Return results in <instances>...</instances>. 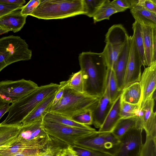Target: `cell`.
I'll use <instances>...</instances> for the list:
<instances>
[{
	"label": "cell",
	"mask_w": 156,
	"mask_h": 156,
	"mask_svg": "<svg viewBox=\"0 0 156 156\" xmlns=\"http://www.w3.org/2000/svg\"><path fill=\"white\" fill-rule=\"evenodd\" d=\"M78 59L85 78V94L100 97L106 88L109 70L104 54L83 52Z\"/></svg>",
	"instance_id": "cell-1"
},
{
	"label": "cell",
	"mask_w": 156,
	"mask_h": 156,
	"mask_svg": "<svg viewBox=\"0 0 156 156\" xmlns=\"http://www.w3.org/2000/svg\"><path fill=\"white\" fill-rule=\"evenodd\" d=\"M59 87V84L54 83L39 86L29 94L12 103L7 116L2 122L8 124L21 123L38 104L56 92Z\"/></svg>",
	"instance_id": "cell-2"
},
{
	"label": "cell",
	"mask_w": 156,
	"mask_h": 156,
	"mask_svg": "<svg viewBox=\"0 0 156 156\" xmlns=\"http://www.w3.org/2000/svg\"><path fill=\"white\" fill-rule=\"evenodd\" d=\"M59 83L64 87L62 97L57 105L51 107L49 112L71 118L88 111L93 110L100 97L76 92L66 87L63 81Z\"/></svg>",
	"instance_id": "cell-3"
},
{
	"label": "cell",
	"mask_w": 156,
	"mask_h": 156,
	"mask_svg": "<svg viewBox=\"0 0 156 156\" xmlns=\"http://www.w3.org/2000/svg\"><path fill=\"white\" fill-rule=\"evenodd\" d=\"M81 14H85L83 0H42L30 16L47 20Z\"/></svg>",
	"instance_id": "cell-4"
},
{
	"label": "cell",
	"mask_w": 156,
	"mask_h": 156,
	"mask_svg": "<svg viewBox=\"0 0 156 156\" xmlns=\"http://www.w3.org/2000/svg\"><path fill=\"white\" fill-rule=\"evenodd\" d=\"M32 55L25 40L20 37L11 35L0 38V72L13 63L30 60Z\"/></svg>",
	"instance_id": "cell-5"
},
{
	"label": "cell",
	"mask_w": 156,
	"mask_h": 156,
	"mask_svg": "<svg viewBox=\"0 0 156 156\" xmlns=\"http://www.w3.org/2000/svg\"><path fill=\"white\" fill-rule=\"evenodd\" d=\"M43 126L49 136L70 146L73 145L76 140L97 132L92 127L89 129L80 128L61 125L44 119Z\"/></svg>",
	"instance_id": "cell-6"
},
{
	"label": "cell",
	"mask_w": 156,
	"mask_h": 156,
	"mask_svg": "<svg viewBox=\"0 0 156 156\" xmlns=\"http://www.w3.org/2000/svg\"><path fill=\"white\" fill-rule=\"evenodd\" d=\"M119 143V140L112 132L95 133L76 140L73 145L113 155Z\"/></svg>",
	"instance_id": "cell-7"
},
{
	"label": "cell",
	"mask_w": 156,
	"mask_h": 156,
	"mask_svg": "<svg viewBox=\"0 0 156 156\" xmlns=\"http://www.w3.org/2000/svg\"><path fill=\"white\" fill-rule=\"evenodd\" d=\"M38 85L30 80L0 81V97L10 104L18 100L37 88Z\"/></svg>",
	"instance_id": "cell-8"
},
{
	"label": "cell",
	"mask_w": 156,
	"mask_h": 156,
	"mask_svg": "<svg viewBox=\"0 0 156 156\" xmlns=\"http://www.w3.org/2000/svg\"><path fill=\"white\" fill-rule=\"evenodd\" d=\"M143 130L139 124L121 137L113 156H140L143 145Z\"/></svg>",
	"instance_id": "cell-9"
},
{
	"label": "cell",
	"mask_w": 156,
	"mask_h": 156,
	"mask_svg": "<svg viewBox=\"0 0 156 156\" xmlns=\"http://www.w3.org/2000/svg\"><path fill=\"white\" fill-rule=\"evenodd\" d=\"M43 118L22 125L16 142L28 141L48 146L50 138L43 128Z\"/></svg>",
	"instance_id": "cell-10"
},
{
	"label": "cell",
	"mask_w": 156,
	"mask_h": 156,
	"mask_svg": "<svg viewBox=\"0 0 156 156\" xmlns=\"http://www.w3.org/2000/svg\"><path fill=\"white\" fill-rule=\"evenodd\" d=\"M129 37L130 52L122 90L132 83L139 82L141 75V68L142 64L134 37L133 36Z\"/></svg>",
	"instance_id": "cell-11"
},
{
	"label": "cell",
	"mask_w": 156,
	"mask_h": 156,
	"mask_svg": "<svg viewBox=\"0 0 156 156\" xmlns=\"http://www.w3.org/2000/svg\"><path fill=\"white\" fill-rule=\"evenodd\" d=\"M139 82L141 90V108L147 101L155 97L154 95L156 88V61L144 69Z\"/></svg>",
	"instance_id": "cell-12"
},
{
	"label": "cell",
	"mask_w": 156,
	"mask_h": 156,
	"mask_svg": "<svg viewBox=\"0 0 156 156\" xmlns=\"http://www.w3.org/2000/svg\"><path fill=\"white\" fill-rule=\"evenodd\" d=\"M155 97L147 101L140 108L137 116L146 135L156 137V112L154 111Z\"/></svg>",
	"instance_id": "cell-13"
},
{
	"label": "cell",
	"mask_w": 156,
	"mask_h": 156,
	"mask_svg": "<svg viewBox=\"0 0 156 156\" xmlns=\"http://www.w3.org/2000/svg\"><path fill=\"white\" fill-rule=\"evenodd\" d=\"M114 102L111 101L105 89L104 93L100 97L97 104L92 111V125L95 127L99 128L101 126Z\"/></svg>",
	"instance_id": "cell-14"
},
{
	"label": "cell",
	"mask_w": 156,
	"mask_h": 156,
	"mask_svg": "<svg viewBox=\"0 0 156 156\" xmlns=\"http://www.w3.org/2000/svg\"><path fill=\"white\" fill-rule=\"evenodd\" d=\"M130 45L129 36L119 55L114 70L119 90L121 91L129 55Z\"/></svg>",
	"instance_id": "cell-15"
},
{
	"label": "cell",
	"mask_w": 156,
	"mask_h": 156,
	"mask_svg": "<svg viewBox=\"0 0 156 156\" xmlns=\"http://www.w3.org/2000/svg\"><path fill=\"white\" fill-rule=\"evenodd\" d=\"M27 17L21 14V10L12 11L0 17V28L9 32H18L25 24Z\"/></svg>",
	"instance_id": "cell-16"
},
{
	"label": "cell",
	"mask_w": 156,
	"mask_h": 156,
	"mask_svg": "<svg viewBox=\"0 0 156 156\" xmlns=\"http://www.w3.org/2000/svg\"><path fill=\"white\" fill-rule=\"evenodd\" d=\"M22 124L0 123V150L8 148L15 143L20 133Z\"/></svg>",
	"instance_id": "cell-17"
},
{
	"label": "cell",
	"mask_w": 156,
	"mask_h": 156,
	"mask_svg": "<svg viewBox=\"0 0 156 156\" xmlns=\"http://www.w3.org/2000/svg\"><path fill=\"white\" fill-rule=\"evenodd\" d=\"M56 92L49 96L38 105L22 122L25 125L43 118L49 112Z\"/></svg>",
	"instance_id": "cell-18"
},
{
	"label": "cell",
	"mask_w": 156,
	"mask_h": 156,
	"mask_svg": "<svg viewBox=\"0 0 156 156\" xmlns=\"http://www.w3.org/2000/svg\"><path fill=\"white\" fill-rule=\"evenodd\" d=\"M130 12L135 21L141 26L156 27V13L137 5H133Z\"/></svg>",
	"instance_id": "cell-19"
},
{
	"label": "cell",
	"mask_w": 156,
	"mask_h": 156,
	"mask_svg": "<svg viewBox=\"0 0 156 156\" xmlns=\"http://www.w3.org/2000/svg\"><path fill=\"white\" fill-rule=\"evenodd\" d=\"M120 100L121 95L114 102L104 122L98 131V133L111 132L121 118L120 114Z\"/></svg>",
	"instance_id": "cell-20"
},
{
	"label": "cell",
	"mask_w": 156,
	"mask_h": 156,
	"mask_svg": "<svg viewBox=\"0 0 156 156\" xmlns=\"http://www.w3.org/2000/svg\"><path fill=\"white\" fill-rule=\"evenodd\" d=\"M105 37L106 44H124L129 36L122 25L118 24L111 26L108 30Z\"/></svg>",
	"instance_id": "cell-21"
},
{
	"label": "cell",
	"mask_w": 156,
	"mask_h": 156,
	"mask_svg": "<svg viewBox=\"0 0 156 156\" xmlns=\"http://www.w3.org/2000/svg\"><path fill=\"white\" fill-rule=\"evenodd\" d=\"M126 9L120 7L109 0H105L93 17L94 23L104 20L116 13L122 12Z\"/></svg>",
	"instance_id": "cell-22"
},
{
	"label": "cell",
	"mask_w": 156,
	"mask_h": 156,
	"mask_svg": "<svg viewBox=\"0 0 156 156\" xmlns=\"http://www.w3.org/2000/svg\"><path fill=\"white\" fill-rule=\"evenodd\" d=\"M48 146L28 141L16 142L10 147L0 150V156H14L24 149L38 148L46 150Z\"/></svg>",
	"instance_id": "cell-23"
},
{
	"label": "cell",
	"mask_w": 156,
	"mask_h": 156,
	"mask_svg": "<svg viewBox=\"0 0 156 156\" xmlns=\"http://www.w3.org/2000/svg\"><path fill=\"white\" fill-rule=\"evenodd\" d=\"M139 124H140L137 116L131 118H121L111 132L116 138L119 139L126 132Z\"/></svg>",
	"instance_id": "cell-24"
},
{
	"label": "cell",
	"mask_w": 156,
	"mask_h": 156,
	"mask_svg": "<svg viewBox=\"0 0 156 156\" xmlns=\"http://www.w3.org/2000/svg\"><path fill=\"white\" fill-rule=\"evenodd\" d=\"M141 97V90L139 82L129 85L121 91V99L130 104H140Z\"/></svg>",
	"instance_id": "cell-25"
},
{
	"label": "cell",
	"mask_w": 156,
	"mask_h": 156,
	"mask_svg": "<svg viewBox=\"0 0 156 156\" xmlns=\"http://www.w3.org/2000/svg\"><path fill=\"white\" fill-rule=\"evenodd\" d=\"M44 119L58 124L84 129L92 127L89 126L78 123L71 118L55 113L49 112L44 117Z\"/></svg>",
	"instance_id": "cell-26"
},
{
	"label": "cell",
	"mask_w": 156,
	"mask_h": 156,
	"mask_svg": "<svg viewBox=\"0 0 156 156\" xmlns=\"http://www.w3.org/2000/svg\"><path fill=\"white\" fill-rule=\"evenodd\" d=\"M63 82L68 88L78 93L85 94V78L82 70L72 73L68 80Z\"/></svg>",
	"instance_id": "cell-27"
},
{
	"label": "cell",
	"mask_w": 156,
	"mask_h": 156,
	"mask_svg": "<svg viewBox=\"0 0 156 156\" xmlns=\"http://www.w3.org/2000/svg\"><path fill=\"white\" fill-rule=\"evenodd\" d=\"M133 36L139 53L140 59L144 66H147L145 55L142 27L138 22L135 21L133 24Z\"/></svg>",
	"instance_id": "cell-28"
},
{
	"label": "cell",
	"mask_w": 156,
	"mask_h": 156,
	"mask_svg": "<svg viewBox=\"0 0 156 156\" xmlns=\"http://www.w3.org/2000/svg\"><path fill=\"white\" fill-rule=\"evenodd\" d=\"M141 26L143 34L145 57L147 66H148L151 65L152 62V29L154 27L147 26Z\"/></svg>",
	"instance_id": "cell-29"
},
{
	"label": "cell",
	"mask_w": 156,
	"mask_h": 156,
	"mask_svg": "<svg viewBox=\"0 0 156 156\" xmlns=\"http://www.w3.org/2000/svg\"><path fill=\"white\" fill-rule=\"evenodd\" d=\"M107 90L111 101L114 102L121 94L114 71L109 69L107 86Z\"/></svg>",
	"instance_id": "cell-30"
},
{
	"label": "cell",
	"mask_w": 156,
	"mask_h": 156,
	"mask_svg": "<svg viewBox=\"0 0 156 156\" xmlns=\"http://www.w3.org/2000/svg\"><path fill=\"white\" fill-rule=\"evenodd\" d=\"M140 108V104H133L121 99L120 114L121 118H131L137 116Z\"/></svg>",
	"instance_id": "cell-31"
},
{
	"label": "cell",
	"mask_w": 156,
	"mask_h": 156,
	"mask_svg": "<svg viewBox=\"0 0 156 156\" xmlns=\"http://www.w3.org/2000/svg\"><path fill=\"white\" fill-rule=\"evenodd\" d=\"M140 156H156V137L146 136Z\"/></svg>",
	"instance_id": "cell-32"
},
{
	"label": "cell",
	"mask_w": 156,
	"mask_h": 156,
	"mask_svg": "<svg viewBox=\"0 0 156 156\" xmlns=\"http://www.w3.org/2000/svg\"><path fill=\"white\" fill-rule=\"evenodd\" d=\"M105 0H83L85 15L93 17Z\"/></svg>",
	"instance_id": "cell-33"
},
{
	"label": "cell",
	"mask_w": 156,
	"mask_h": 156,
	"mask_svg": "<svg viewBox=\"0 0 156 156\" xmlns=\"http://www.w3.org/2000/svg\"><path fill=\"white\" fill-rule=\"evenodd\" d=\"M77 156H113V155L93 150L71 146Z\"/></svg>",
	"instance_id": "cell-34"
},
{
	"label": "cell",
	"mask_w": 156,
	"mask_h": 156,
	"mask_svg": "<svg viewBox=\"0 0 156 156\" xmlns=\"http://www.w3.org/2000/svg\"><path fill=\"white\" fill-rule=\"evenodd\" d=\"M71 119L80 124L88 126L92 125V111H88L74 116Z\"/></svg>",
	"instance_id": "cell-35"
},
{
	"label": "cell",
	"mask_w": 156,
	"mask_h": 156,
	"mask_svg": "<svg viewBox=\"0 0 156 156\" xmlns=\"http://www.w3.org/2000/svg\"><path fill=\"white\" fill-rule=\"evenodd\" d=\"M41 0H30L26 5L22 7L21 9V14L27 16L30 15L39 5Z\"/></svg>",
	"instance_id": "cell-36"
},
{
	"label": "cell",
	"mask_w": 156,
	"mask_h": 156,
	"mask_svg": "<svg viewBox=\"0 0 156 156\" xmlns=\"http://www.w3.org/2000/svg\"><path fill=\"white\" fill-rule=\"evenodd\" d=\"M23 6V5L0 3V17L12 11L21 10Z\"/></svg>",
	"instance_id": "cell-37"
},
{
	"label": "cell",
	"mask_w": 156,
	"mask_h": 156,
	"mask_svg": "<svg viewBox=\"0 0 156 156\" xmlns=\"http://www.w3.org/2000/svg\"><path fill=\"white\" fill-rule=\"evenodd\" d=\"M45 150L38 148L25 149L14 156H42Z\"/></svg>",
	"instance_id": "cell-38"
},
{
	"label": "cell",
	"mask_w": 156,
	"mask_h": 156,
	"mask_svg": "<svg viewBox=\"0 0 156 156\" xmlns=\"http://www.w3.org/2000/svg\"><path fill=\"white\" fill-rule=\"evenodd\" d=\"M136 5L156 13V0H137Z\"/></svg>",
	"instance_id": "cell-39"
},
{
	"label": "cell",
	"mask_w": 156,
	"mask_h": 156,
	"mask_svg": "<svg viewBox=\"0 0 156 156\" xmlns=\"http://www.w3.org/2000/svg\"><path fill=\"white\" fill-rule=\"evenodd\" d=\"M136 0H114L112 2L118 6L125 9H129L136 5Z\"/></svg>",
	"instance_id": "cell-40"
},
{
	"label": "cell",
	"mask_w": 156,
	"mask_h": 156,
	"mask_svg": "<svg viewBox=\"0 0 156 156\" xmlns=\"http://www.w3.org/2000/svg\"><path fill=\"white\" fill-rule=\"evenodd\" d=\"M55 156H77L71 146H68L59 151Z\"/></svg>",
	"instance_id": "cell-41"
},
{
	"label": "cell",
	"mask_w": 156,
	"mask_h": 156,
	"mask_svg": "<svg viewBox=\"0 0 156 156\" xmlns=\"http://www.w3.org/2000/svg\"><path fill=\"white\" fill-rule=\"evenodd\" d=\"M59 85L60 86L59 87L55 94L52 102V106H55L57 105L60 102L64 92V87L61 84L59 83Z\"/></svg>",
	"instance_id": "cell-42"
},
{
	"label": "cell",
	"mask_w": 156,
	"mask_h": 156,
	"mask_svg": "<svg viewBox=\"0 0 156 156\" xmlns=\"http://www.w3.org/2000/svg\"><path fill=\"white\" fill-rule=\"evenodd\" d=\"M10 104L0 97V120L5 114L8 112Z\"/></svg>",
	"instance_id": "cell-43"
},
{
	"label": "cell",
	"mask_w": 156,
	"mask_h": 156,
	"mask_svg": "<svg viewBox=\"0 0 156 156\" xmlns=\"http://www.w3.org/2000/svg\"><path fill=\"white\" fill-rule=\"evenodd\" d=\"M152 61H156V27L152 29Z\"/></svg>",
	"instance_id": "cell-44"
},
{
	"label": "cell",
	"mask_w": 156,
	"mask_h": 156,
	"mask_svg": "<svg viewBox=\"0 0 156 156\" xmlns=\"http://www.w3.org/2000/svg\"><path fill=\"white\" fill-rule=\"evenodd\" d=\"M0 3L9 4L23 5L26 3L24 0H0Z\"/></svg>",
	"instance_id": "cell-45"
},
{
	"label": "cell",
	"mask_w": 156,
	"mask_h": 156,
	"mask_svg": "<svg viewBox=\"0 0 156 156\" xmlns=\"http://www.w3.org/2000/svg\"><path fill=\"white\" fill-rule=\"evenodd\" d=\"M58 152L56 149L51 147H47L42 156H55Z\"/></svg>",
	"instance_id": "cell-46"
},
{
	"label": "cell",
	"mask_w": 156,
	"mask_h": 156,
	"mask_svg": "<svg viewBox=\"0 0 156 156\" xmlns=\"http://www.w3.org/2000/svg\"><path fill=\"white\" fill-rule=\"evenodd\" d=\"M9 31L7 30H4L0 28V35L8 32Z\"/></svg>",
	"instance_id": "cell-47"
}]
</instances>
